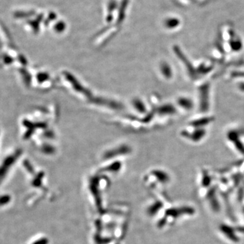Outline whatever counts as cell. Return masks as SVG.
Masks as SVG:
<instances>
[{"label":"cell","instance_id":"cell-1","mask_svg":"<svg viewBox=\"0 0 244 244\" xmlns=\"http://www.w3.org/2000/svg\"><path fill=\"white\" fill-rule=\"evenodd\" d=\"M134 106H135V107H136L138 110H139L140 111H144V110H145L144 105L142 104V102L140 101H138V100H136V101L134 102Z\"/></svg>","mask_w":244,"mask_h":244}]
</instances>
